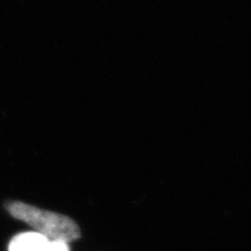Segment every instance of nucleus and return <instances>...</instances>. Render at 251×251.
Masks as SVG:
<instances>
[{
  "label": "nucleus",
  "mask_w": 251,
  "mask_h": 251,
  "mask_svg": "<svg viewBox=\"0 0 251 251\" xmlns=\"http://www.w3.org/2000/svg\"><path fill=\"white\" fill-rule=\"evenodd\" d=\"M6 209L16 219L21 220L49 240H62L67 243L77 240L81 231L70 218L14 201L6 204Z\"/></svg>",
  "instance_id": "nucleus-1"
},
{
  "label": "nucleus",
  "mask_w": 251,
  "mask_h": 251,
  "mask_svg": "<svg viewBox=\"0 0 251 251\" xmlns=\"http://www.w3.org/2000/svg\"><path fill=\"white\" fill-rule=\"evenodd\" d=\"M49 239L37 231L21 232L11 240L9 251H44Z\"/></svg>",
  "instance_id": "nucleus-2"
},
{
  "label": "nucleus",
  "mask_w": 251,
  "mask_h": 251,
  "mask_svg": "<svg viewBox=\"0 0 251 251\" xmlns=\"http://www.w3.org/2000/svg\"><path fill=\"white\" fill-rule=\"evenodd\" d=\"M44 251H70V247L65 241L49 240Z\"/></svg>",
  "instance_id": "nucleus-3"
}]
</instances>
